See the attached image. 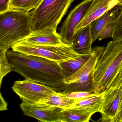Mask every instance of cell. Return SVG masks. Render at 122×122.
<instances>
[{"label":"cell","instance_id":"cell-19","mask_svg":"<svg viewBox=\"0 0 122 122\" xmlns=\"http://www.w3.org/2000/svg\"><path fill=\"white\" fill-rule=\"evenodd\" d=\"M42 0H10L9 10L29 12L36 9Z\"/></svg>","mask_w":122,"mask_h":122},{"label":"cell","instance_id":"cell-9","mask_svg":"<svg viewBox=\"0 0 122 122\" xmlns=\"http://www.w3.org/2000/svg\"><path fill=\"white\" fill-rule=\"evenodd\" d=\"M20 107L25 115L45 122H61V113L64 109L37 103L22 102Z\"/></svg>","mask_w":122,"mask_h":122},{"label":"cell","instance_id":"cell-1","mask_svg":"<svg viewBox=\"0 0 122 122\" xmlns=\"http://www.w3.org/2000/svg\"><path fill=\"white\" fill-rule=\"evenodd\" d=\"M7 56L12 71L25 79L48 86L58 85L65 79L58 63L13 50L8 51Z\"/></svg>","mask_w":122,"mask_h":122},{"label":"cell","instance_id":"cell-4","mask_svg":"<svg viewBox=\"0 0 122 122\" xmlns=\"http://www.w3.org/2000/svg\"><path fill=\"white\" fill-rule=\"evenodd\" d=\"M75 0H42L30 11L33 34L56 32L58 25Z\"/></svg>","mask_w":122,"mask_h":122},{"label":"cell","instance_id":"cell-15","mask_svg":"<svg viewBox=\"0 0 122 122\" xmlns=\"http://www.w3.org/2000/svg\"><path fill=\"white\" fill-rule=\"evenodd\" d=\"M103 97V92L95 93L76 102L69 107L77 108L92 116L95 113L100 112L102 106Z\"/></svg>","mask_w":122,"mask_h":122},{"label":"cell","instance_id":"cell-24","mask_svg":"<svg viewBox=\"0 0 122 122\" xmlns=\"http://www.w3.org/2000/svg\"><path fill=\"white\" fill-rule=\"evenodd\" d=\"M112 122H122V86L120 95V103L118 111Z\"/></svg>","mask_w":122,"mask_h":122},{"label":"cell","instance_id":"cell-14","mask_svg":"<svg viewBox=\"0 0 122 122\" xmlns=\"http://www.w3.org/2000/svg\"><path fill=\"white\" fill-rule=\"evenodd\" d=\"M20 42L37 45H56L63 43L57 32L32 33Z\"/></svg>","mask_w":122,"mask_h":122},{"label":"cell","instance_id":"cell-25","mask_svg":"<svg viewBox=\"0 0 122 122\" xmlns=\"http://www.w3.org/2000/svg\"><path fill=\"white\" fill-rule=\"evenodd\" d=\"M10 2V0H0V13L9 10Z\"/></svg>","mask_w":122,"mask_h":122},{"label":"cell","instance_id":"cell-21","mask_svg":"<svg viewBox=\"0 0 122 122\" xmlns=\"http://www.w3.org/2000/svg\"><path fill=\"white\" fill-rule=\"evenodd\" d=\"M119 5L120 8L114 23V30L112 37L113 40L122 37V1Z\"/></svg>","mask_w":122,"mask_h":122},{"label":"cell","instance_id":"cell-8","mask_svg":"<svg viewBox=\"0 0 122 122\" xmlns=\"http://www.w3.org/2000/svg\"><path fill=\"white\" fill-rule=\"evenodd\" d=\"M92 1L93 0H84L71 11L58 33L63 43L71 45L75 35V29Z\"/></svg>","mask_w":122,"mask_h":122},{"label":"cell","instance_id":"cell-18","mask_svg":"<svg viewBox=\"0 0 122 122\" xmlns=\"http://www.w3.org/2000/svg\"><path fill=\"white\" fill-rule=\"evenodd\" d=\"M92 116L75 108L63 109L61 113V122H88Z\"/></svg>","mask_w":122,"mask_h":122},{"label":"cell","instance_id":"cell-27","mask_svg":"<svg viewBox=\"0 0 122 122\" xmlns=\"http://www.w3.org/2000/svg\"><path fill=\"white\" fill-rule=\"evenodd\" d=\"M122 77V65L121 66V67L119 71V73H118V75L117 78V80H120Z\"/></svg>","mask_w":122,"mask_h":122},{"label":"cell","instance_id":"cell-6","mask_svg":"<svg viewBox=\"0 0 122 122\" xmlns=\"http://www.w3.org/2000/svg\"><path fill=\"white\" fill-rule=\"evenodd\" d=\"M11 48L15 51L42 57L59 63L85 55L78 53L72 46L64 43L56 45H37L19 42Z\"/></svg>","mask_w":122,"mask_h":122},{"label":"cell","instance_id":"cell-3","mask_svg":"<svg viewBox=\"0 0 122 122\" xmlns=\"http://www.w3.org/2000/svg\"><path fill=\"white\" fill-rule=\"evenodd\" d=\"M32 32L30 12L9 10L0 13V48L8 50Z\"/></svg>","mask_w":122,"mask_h":122},{"label":"cell","instance_id":"cell-12","mask_svg":"<svg viewBox=\"0 0 122 122\" xmlns=\"http://www.w3.org/2000/svg\"><path fill=\"white\" fill-rule=\"evenodd\" d=\"M92 43L91 24L75 33L71 45L78 53L91 55L93 51Z\"/></svg>","mask_w":122,"mask_h":122},{"label":"cell","instance_id":"cell-10","mask_svg":"<svg viewBox=\"0 0 122 122\" xmlns=\"http://www.w3.org/2000/svg\"><path fill=\"white\" fill-rule=\"evenodd\" d=\"M122 83L110 87L103 92L102 102L100 112L102 122H112L119 107Z\"/></svg>","mask_w":122,"mask_h":122},{"label":"cell","instance_id":"cell-28","mask_svg":"<svg viewBox=\"0 0 122 122\" xmlns=\"http://www.w3.org/2000/svg\"><path fill=\"white\" fill-rule=\"evenodd\" d=\"M122 83V77H121V79L119 81V82L118 83V84H120V83Z\"/></svg>","mask_w":122,"mask_h":122},{"label":"cell","instance_id":"cell-26","mask_svg":"<svg viewBox=\"0 0 122 122\" xmlns=\"http://www.w3.org/2000/svg\"><path fill=\"white\" fill-rule=\"evenodd\" d=\"M0 110L2 111L6 110H7L8 104L5 101L4 98L2 96V94L0 93Z\"/></svg>","mask_w":122,"mask_h":122},{"label":"cell","instance_id":"cell-7","mask_svg":"<svg viewBox=\"0 0 122 122\" xmlns=\"http://www.w3.org/2000/svg\"><path fill=\"white\" fill-rule=\"evenodd\" d=\"M12 88L22 102L30 104L37 103L42 98L57 92L47 86L27 79L15 81Z\"/></svg>","mask_w":122,"mask_h":122},{"label":"cell","instance_id":"cell-16","mask_svg":"<svg viewBox=\"0 0 122 122\" xmlns=\"http://www.w3.org/2000/svg\"><path fill=\"white\" fill-rule=\"evenodd\" d=\"M76 102L75 100L68 97L65 94L57 92L42 98L37 103L65 109L70 107Z\"/></svg>","mask_w":122,"mask_h":122},{"label":"cell","instance_id":"cell-23","mask_svg":"<svg viewBox=\"0 0 122 122\" xmlns=\"http://www.w3.org/2000/svg\"><path fill=\"white\" fill-rule=\"evenodd\" d=\"M114 23L108 25L101 31L98 36V40L112 38L114 30Z\"/></svg>","mask_w":122,"mask_h":122},{"label":"cell","instance_id":"cell-5","mask_svg":"<svg viewBox=\"0 0 122 122\" xmlns=\"http://www.w3.org/2000/svg\"><path fill=\"white\" fill-rule=\"evenodd\" d=\"M104 47L102 46L94 48L87 61L78 70L58 85L50 87L56 92L63 94L78 91L94 93L92 83L93 74L98 59Z\"/></svg>","mask_w":122,"mask_h":122},{"label":"cell","instance_id":"cell-17","mask_svg":"<svg viewBox=\"0 0 122 122\" xmlns=\"http://www.w3.org/2000/svg\"><path fill=\"white\" fill-rule=\"evenodd\" d=\"M91 55H85L59 63L65 79L78 70L87 61Z\"/></svg>","mask_w":122,"mask_h":122},{"label":"cell","instance_id":"cell-22","mask_svg":"<svg viewBox=\"0 0 122 122\" xmlns=\"http://www.w3.org/2000/svg\"><path fill=\"white\" fill-rule=\"evenodd\" d=\"M95 94V93L89 92L78 91L65 94L68 97L75 100L76 102L90 97Z\"/></svg>","mask_w":122,"mask_h":122},{"label":"cell","instance_id":"cell-13","mask_svg":"<svg viewBox=\"0 0 122 122\" xmlns=\"http://www.w3.org/2000/svg\"><path fill=\"white\" fill-rule=\"evenodd\" d=\"M120 5L104 13L91 23V36L92 43L98 39L101 31L108 25L114 23Z\"/></svg>","mask_w":122,"mask_h":122},{"label":"cell","instance_id":"cell-2","mask_svg":"<svg viewBox=\"0 0 122 122\" xmlns=\"http://www.w3.org/2000/svg\"><path fill=\"white\" fill-rule=\"evenodd\" d=\"M122 65L121 37L109 42L98 59L92 78L94 93H102L112 85Z\"/></svg>","mask_w":122,"mask_h":122},{"label":"cell","instance_id":"cell-29","mask_svg":"<svg viewBox=\"0 0 122 122\" xmlns=\"http://www.w3.org/2000/svg\"><path fill=\"white\" fill-rule=\"evenodd\" d=\"M118 0V1H119V2H120V3L121 2V1H122V0Z\"/></svg>","mask_w":122,"mask_h":122},{"label":"cell","instance_id":"cell-20","mask_svg":"<svg viewBox=\"0 0 122 122\" xmlns=\"http://www.w3.org/2000/svg\"><path fill=\"white\" fill-rule=\"evenodd\" d=\"M8 50L0 48V85L1 86L3 77L12 71V66L7 56Z\"/></svg>","mask_w":122,"mask_h":122},{"label":"cell","instance_id":"cell-11","mask_svg":"<svg viewBox=\"0 0 122 122\" xmlns=\"http://www.w3.org/2000/svg\"><path fill=\"white\" fill-rule=\"evenodd\" d=\"M120 3L117 0H93L83 15L81 21L76 27L75 34L91 24Z\"/></svg>","mask_w":122,"mask_h":122}]
</instances>
